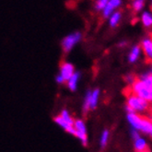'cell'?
<instances>
[{
  "instance_id": "6da1fadb",
  "label": "cell",
  "mask_w": 152,
  "mask_h": 152,
  "mask_svg": "<svg viewBox=\"0 0 152 152\" xmlns=\"http://www.w3.org/2000/svg\"><path fill=\"white\" fill-rule=\"evenodd\" d=\"M127 119L132 127L146 134H150L152 132V118L138 115L135 113H128Z\"/></svg>"
},
{
  "instance_id": "7a4b0ae2",
  "label": "cell",
  "mask_w": 152,
  "mask_h": 152,
  "mask_svg": "<svg viewBox=\"0 0 152 152\" xmlns=\"http://www.w3.org/2000/svg\"><path fill=\"white\" fill-rule=\"evenodd\" d=\"M127 105L135 112H143V111H149L151 108L150 102L143 99V98L136 95L130 94L127 96Z\"/></svg>"
},
{
  "instance_id": "3957f363",
  "label": "cell",
  "mask_w": 152,
  "mask_h": 152,
  "mask_svg": "<svg viewBox=\"0 0 152 152\" xmlns=\"http://www.w3.org/2000/svg\"><path fill=\"white\" fill-rule=\"evenodd\" d=\"M81 38V34L79 32H75L66 36L62 41V48L65 53H68L71 49L74 47L75 44Z\"/></svg>"
},
{
  "instance_id": "277c9868",
  "label": "cell",
  "mask_w": 152,
  "mask_h": 152,
  "mask_svg": "<svg viewBox=\"0 0 152 152\" xmlns=\"http://www.w3.org/2000/svg\"><path fill=\"white\" fill-rule=\"evenodd\" d=\"M74 126L77 132L76 137L80 139V141L82 142L83 146H87L88 141H87V132H86V127L85 124L82 120H75Z\"/></svg>"
},
{
  "instance_id": "5b68a950",
  "label": "cell",
  "mask_w": 152,
  "mask_h": 152,
  "mask_svg": "<svg viewBox=\"0 0 152 152\" xmlns=\"http://www.w3.org/2000/svg\"><path fill=\"white\" fill-rule=\"evenodd\" d=\"M60 69H61L60 75L64 77L66 81H67V80L74 74V66L69 63H66V62L62 63Z\"/></svg>"
},
{
  "instance_id": "8992f818",
  "label": "cell",
  "mask_w": 152,
  "mask_h": 152,
  "mask_svg": "<svg viewBox=\"0 0 152 152\" xmlns=\"http://www.w3.org/2000/svg\"><path fill=\"white\" fill-rule=\"evenodd\" d=\"M141 46H142L143 52L145 53L148 60H149L150 63L152 64V40L150 38L144 39L142 41Z\"/></svg>"
},
{
  "instance_id": "52a82bcc",
  "label": "cell",
  "mask_w": 152,
  "mask_h": 152,
  "mask_svg": "<svg viewBox=\"0 0 152 152\" xmlns=\"http://www.w3.org/2000/svg\"><path fill=\"white\" fill-rule=\"evenodd\" d=\"M55 122L56 124H58L61 127H63L66 132L72 134V135L76 136L77 135V132H76V129H75V126H71L68 123H66L63 118H62L61 115H58L56 117H55Z\"/></svg>"
},
{
  "instance_id": "ba28073f",
  "label": "cell",
  "mask_w": 152,
  "mask_h": 152,
  "mask_svg": "<svg viewBox=\"0 0 152 152\" xmlns=\"http://www.w3.org/2000/svg\"><path fill=\"white\" fill-rule=\"evenodd\" d=\"M134 147H135V149L137 151L144 152V151H148L149 150L148 146L146 143V141L144 139L140 138V137L135 140V144H134Z\"/></svg>"
},
{
  "instance_id": "9c48e42d",
  "label": "cell",
  "mask_w": 152,
  "mask_h": 152,
  "mask_svg": "<svg viewBox=\"0 0 152 152\" xmlns=\"http://www.w3.org/2000/svg\"><path fill=\"white\" fill-rule=\"evenodd\" d=\"M78 78H79V73H74L72 75L68 80H67V85H68V88L71 89L72 91H74L76 88H77V83L78 81Z\"/></svg>"
},
{
  "instance_id": "30bf717a",
  "label": "cell",
  "mask_w": 152,
  "mask_h": 152,
  "mask_svg": "<svg viewBox=\"0 0 152 152\" xmlns=\"http://www.w3.org/2000/svg\"><path fill=\"white\" fill-rule=\"evenodd\" d=\"M139 53H140V46H135L133 49H132V52L129 55V57H128V60L130 63H134V62H136L139 56Z\"/></svg>"
},
{
  "instance_id": "8fae6325",
  "label": "cell",
  "mask_w": 152,
  "mask_h": 152,
  "mask_svg": "<svg viewBox=\"0 0 152 152\" xmlns=\"http://www.w3.org/2000/svg\"><path fill=\"white\" fill-rule=\"evenodd\" d=\"M142 22L146 28H150L152 26V15L148 12H145L142 15Z\"/></svg>"
},
{
  "instance_id": "7c38bea8",
  "label": "cell",
  "mask_w": 152,
  "mask_h": 152,
  "mask_svg": "<svg viewBox=\"0 0 152 152\" xmlns=\"http://www.w3.org/2000/svg\"><path fill=\"white\" fill-rule=\"evenodd\" d=\"M99 93H100V91L98 88L91 92V109H95L96 108L97 102H98V98H99Z\"/></svg>"
},
{
  "instance_id": "4fadbf2b",
  "label": "cell",
  "mask_w": 152,
  "mask_h": 152,
  "mask_svg": "<svg viewBox=\"0 0 152 152\" xmlns=\"http://www.w3.org/2000/svg\"><path fill=\"white\" fill-rule=\"evenodd\" d=\"M91 91H88L86 98H85V102L83 105V113L84 115L87 114L88 110L91 109Z\"/></svg>"
},
{
  "instance_id": "5bb4252c",
  "label": "cell",
  "mask_w": 152,
  "mask_h": 152,
  "mask_svg": "<svg viewBox=\"0 0 152 152\" xmlns=\"http://www.w3.org/2000/svg\"><path fill=\"white\" fill-rule=\"evenodd\" d=\"M120 18H121V13L120 12H115L112 15L111 17V20H110V25L113 28L117 26L119 20H120Z\"/></svg>"
},
{
  "instance_id": "9a60e30c",
  "label": "cell",
  "mask_w": 152,
  "mask_h": 152,
  "mask_svg": "<svg viewBox=\"0 0 152 152\" xmlns=\"http://www.w3.org/2000/svg\"><path fill=\"white\" fill-rule=\"evenodd\" d=\"M114 7L109 2L108 4L106 5V7L103 8V18L104 19H107L112 13H113V10H114Z\"/></svg>"
},
{
  "instance_id": "2e32d148",
  "label": "cell",
  "mask_w": 152,
  "mask_h": 152,
  "mask_svg": "<svg viewBox=\"0 0 152 152\" xmlns=\"http://www.w3.org/2000/svg\"><path fill=\"white\" fill-rule=\"evenodd\" d=\"M145 0H134L133 2V8L136 12H138L142 10L143 6H144Z\"/></svg>"
},
{
  "instance_id": "e0dca14e",
  "label": "cell",
  "mask_w": 152,
  "mask_h": 152,
  "mask_svg": "<svg viewBox=\"0 0 152 152\" xmlns=\"http://www.w3.org/2000/svg\"><path fill=\"white\" fill-rule=\"evenodd\" d=\"M109 3V0H97L95 4V8L97 10H103L106 5Z\"/></svg>"
},
{
  "instance_id": "ac0fdd59",
  "label": "cell",
  "mask_w": 152,
  "mask_h": 152,
  "mask_svg": "<svg viewBox=\"0 0 152 152\" xmlns=\"http://www.w3.org/2000/svg\"><path fill=\"white\" fill-rule=\"evenodd\" d=\"M108 138H109V131L108 130H105L101 137V147L102 148H105L107 142H108Z\"/></svg>"
},
{
  "instance_id": "d6986e66",
  "label": "cell",
  "mask_w": 152,
  "mask_h": 152,
  "mask_svg": "<svg viewBox=\"0 0 152 152\" xmlns=\"http://www.w3.org/2000/svg\"><path fill=\"white\" fill-rule=\"evenodd\" d=\"M137 78V77H136L135 76H133V75H128L127 77H124V79H126V81L128 82L129 84H132V83L135 82Z\"/></svg>"
},
{
  "instance_id": "ffe728a7",
  "label": "cell",
  "mask_w": 152,
  "mask_h": 152,
  "mask_svg": "<svg viewBox=\"0 0 152 152\" xmlns=\"http://www.w3.org/2000/svg\"><path fill=\"white\" fill-rule=\"evenodd\" d=\"M132 137L134 138V139H137V138H139L140 137V136H139V134H138V132H137V129H136V128H132Z\"/></svg>"
},
{
  "instance_id": "44dd1931",
  "label": "cell",
  "mask_w": 152,
  "mask_h": 152,
  "mask_svg": "<svg viewBox=\"0 0 152 152\" xmlns=\"http://www.w3.org/2000/svg\"><path fill=\"white\" fill-rule=\"evenodd\" d=\"M109 2L114 7H118L121 5V0H109Z\"/></svg>"
},
{
  "instance_id": "7402d4cb",
  "label": "cell",
  "mask_w": 152,
  "mask_h": 152,
  "mask_svg": "<svg viewBox=\"0 0 152 152\" xmlns=\"http://www.w3.org/2000/svg\"><path fill=\"white\" fill-rule=\"evenodd\" d=\"M56 81H57V83H59V84H63V83L66 82V80L64 79V77H62L61 75H59V76L56 77Z\"/></svg>"
},
{
  "instance_id": "603a6c76",
  "label": "cell",
  "mask_w": 152,
  "mask_h": 152,
  "mask_svg": "<svg viewBox=\"0 0 152 152\" xmlns=\"http://www.w3.org/2000/svg\"><path fill=\"white\" fill-rule=\"evenodd\" d=\"M150 39H151V40H152V33H151V34H150Z\"/></svg>"
},
{
  "instance_id": "cb8c5ba5",
  "label": "cell",
  "mask_w": 152,
  "mask_h": 152,
  "mask_svg": "<svg viewBox=\"0 0 152 152\" xmlns=\"http://www.w3.org/2000/svg\"><path fill=\"white\" fill-rule=\"evenodd\" d=\"M149 135H150V137H152V132H151V133H150V134H149Z\"/></svg>"
},
{
  "instance_id": "d4e9b609",
  "label": "cell",
  "mask_w": 152,
  "mask_h": 152,
  "mask_svg": "<svg viewBox=\"0 0 152 152\" xmlns=\"http://www.w3.org/2000/svg\"><path fill=\"white\" fill-rule=\"evenodd\" d=\"M151 8H152V7H151Z\"/></svg>"
}]
</instances>
